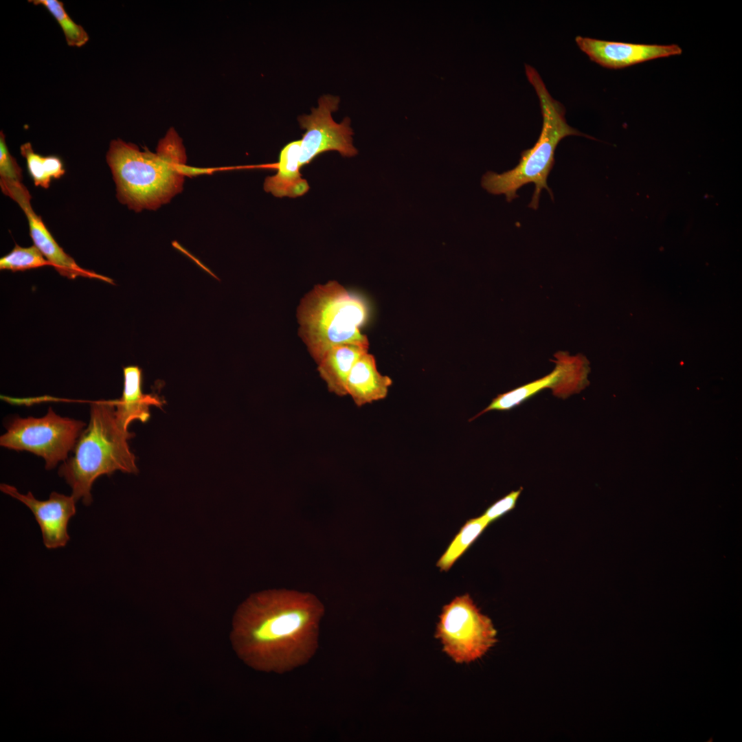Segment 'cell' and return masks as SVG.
<instances>
[{"mask_svg":"<svg viewBox=\"0 0 742 742\" xmlns=\"http://www.w3.org/2000/svg\"><path fill=\"white\" fill-rule=\"evenodd\" d=\"M436 635L443 651L457 663L475 661L497 641L491 620L468 594L456 596L443 607Z\"/></svg>","mask_w":742,"mask_h":742,"instance_id":"52a82bcc","label":"cell"},{"mask_svg":"<svg viewBox=\"0 0 742 742\" xmlns=\"http://www.w3.org/2000/svg\"><path fill=\"white\" fill-rule=\"evenodd\" d=\"M489 524L481 515L468 520L437 561L441 571H448Z\"/></svg>","mask_w":742,"mask_h":742,"instance_id":"d6986e66","label":"cell"},{"mask_svg":"<svg viewBox=\"0 0 742 742\" xmlns=\"http://www.w3.org/2000/svg\"><path fill=\"white\" fill-rule=\"evenodd\" d=\"M392 379L377 370L374 357L363 353L353 366L346 383V393L357 407L384 399Z\"/></svg>","mask_w":742,"mask_h":742,"instance_id":"5bb4252c","label":"cell"},{"mask_svg":"<svg viewBox=\"0 0 742 742\" xmlns=\"http://www.w3.org/2000/svg\"><path fill=\"white\" fill-rule=\"evenodd\" d=\"M27 216L30 236L45 258L59 273L69 278L78 276L98 278L112 283L111 279L79 267L75 260L58 245L45 227L42 218L33 210L31 204L21 208Z\"/></svg>","mask_w":742,"mask_h":742,"instance_id":"4fadbf2b","label":"cell"},{"mask_svg":"<svg viewBox=\"0 0 742 742\" xmlns=\"http://www.w3.org/2000/svg\"><path fill=\"white\" fill-rule=\"evenodd\" d=\"M578 47L589 58L609 69H618L642 62L679 55L682 48L675 44L668 45L633 44L607 41L577 36Z\"/></svg>","mask_w":742,"mask_h":742,"instance_id":"8fae6325","label":"cell"},{"mask_svg":"<svg viewBox=\"0 0 742 742\" xmlns=\"http://www.w3.org/2000/svg\"><path fill=\"white\" fill-rule=\"evenodd\" d=\"M298 336L317 364L332 348L342 344L369 348L360 328L369 318L366 302L336 280L315 285L296 308Z\"/></svg>","mask_w":742,"mask_h":742,"instance_id":"277c9868","label":"cell"},{"mask_svg":"<svg viewBox=\"0 0 742 742\" xmlns=\"http://www.w3.org/2000/svg\"><path fill=\"white\" fill-rule=\"evenodd\" d=\"M22 170L11 155L2 131L0 132V186L2 192L20 207L30 204L31 195L21 182Z\"/></svg>","mask_w":742,"mask_h":742,"instance_id":"e0dca14e","label":"cell"},{"mask_svg":"<svg viewBox=\"0 0 742 742\" xmlns=\"http://www.w3.org/2000/svg\"><path fill=\"white\" fill-rule=\"evenodd\" d=\"M521 487L517 491H513L500 499L489 506L482 516L488 524L498 519L505 513L511 510L515 506L517 501L522 491Z\"/></svg>","mask_w":742,"mask_h":742,"instance_id":"7402d4cb","label":"cell"},{"mask_svg":"<svg viewBox=\"0 0 742 742\" xmlns=\"http://www.w3.org/2000/svg\"><path fill=\"white\" fill-rule=\"evenodd\" d=\"M29 2L45 7L54 17L60 26L66 42L70 47H80L85 45L89 37L86 30L76 23L64 8V3L58 0H32Z\"/></svg>","mask_w":742,"mask_h":742,"instance_id":"ffe728a7","label":"cell"},{"mask_svg":"<svg viewBox=\"0 0 742 742\" xmlns=\"http://www.w3.org/2000/svg\"><path fill=\"white\" fill-rule=\"evenodd\" d=\"M301 140L291 142L281 150L278 162L276 164L277 172L266 177L264 190L276 197L288 196L295 198L304 195L309 190L306 180L300 172Z\"/></svg>","mask_w":742,"mask_h":742,"instance_id":"9a60e30c","label":"cell"},{"mask_svg":"<svg viewBox=\"0 0 742 742\" xmlns=\"http://www.w3.org/2000/svg\"><path fill=\"white\" fill-rule=\"evenodd\" d=\"M339 98L325 95L319 98L318 106L310 115L300 116L298 121L306 132L301 140L300 167L308 164L319 154L336 150L342 157H351L358 153L352 144L350 120L345 117L337 123L332 113L338 109Z\"/></svg>","mask_w":742,"mask_h":742,"instance_id":"9c48e42d","label":"cell"},{"mask_svg":"<svg viewBox=\"0 0 742 742\" xmlns=\"http://www.w3.org/2000/svg\"><path fill=\"white\" fill-rule=\"evenodd\" d=\"M106 161L119 201L139 212L155 210L183 190L186 176L197 174L186 165L181 138L174 128L159 140L156 152L120 139L112 140Z\"/></svg>","mask_w":742,"mask_h":742,"instance_id":"7a4b0ae2","label":"cell"},{"mask_svg":"<svg viewBox=\"0 0 742 742\" xmlns=\"http://www.w3.org/2000/svg\"><path fill=\"white\" fill-rule=\"evenodd\" d=\"M20 151L36 186L48 188L53 179H59L65 174L63 164L58 157L40 155L34 151L30 142L22 144Z\"/></svg>","mask_w":742,"mask_h":742,"instance_id":"ac0fdd59","label":"cell"},{"mask_svg":"<svg viewBox=\"0 0 742 742\" xmlns=\"http://www.w3.org/2000/svg\"><path fill=\"white\" fill-rule=\"evenodd\" d=\"M44 266H52V264L35 245L22 247L16 245L9 254L0 259L1 270L25 271Z\"/></svg>","mask_w":742,"mask_h":742,"instance_id":"44dd1931","label":"cell"},{"mask_svg":"<svg viewBox=\"0 0 742 742\" xmlns=\"http://www.w3.org/2000/svg\"><path fill=\"white\" fill-rule=\"evenodd\" d=\"M324 613L322 601L309 592L272 589L254 593L234 614L232 647L256 671L286 673L316 653Z\"/></svg>","mask_w":742,"mask_h":742,"instance_id":"6da1fadb","label":"cell"},{"mask_svg":"<svg viewBox=\"0 0 742 742\" xmlns=\"http://www.w3.org/2000/svg\"><path fill=\"white\" fill-rule=\"evenodd\" d=\"M85 427L84 422L62 417L49 407L43 417L12 418L0 437V445L42 457L46 469H52L68 458Z\"/></svg>","mask_w":742,"mask_h":742,"instance_id":"8992f818","label":"cell"},{"mask_svg":"<svg viewBox=\"0 0 742 742\" xmlns=\"http://www.w3.org/2000/svg\"><path fill=\"white\" fill-rule=\"evenodd\" d=\"M0 490L31 510L40 526L43 541L47 548L65 546L70 539L67 525L76 512V501L72 495L52 492L47 500H38L32 492L24 495L16 487L6 484H1Z\"/></svg>","mask_w":742,"mask_h":742,"instance_id":"30bf717a","label":"cell"},{"mask_svg":"<svg viewBox=\"0 0 742 742\" xmlns=\"http://www.w3.org/2000/svg\"><path fill=\"white\" fill-rule=\"evenodd\" d=\"M552 361L555 366L550 374L497 395L470 420L489 411L510 410L546 388L550 389L554 396L565 399L588 385L590 368L585 357L581 354L572 356L567 352L560 351L554 354V359Z\"/></svg>","mask_w":742,"mask_h":742,"instance_id":"ba28073f","label":"cell"},{"mask_svg":"<svg viewBox=\"0 0 742 742\" xmlns=\"http://www.w3.org/2000/svg\"><path fill=\"white\" fill-rule=\"evenodd\" d=\"M124 388L120 398L113 400L115 416L119 426L128 431L133 420L146 423L150 416V407H161L164 402L155 395L144 394L142 370L136 366L124 368Z\"/></svg>","mask_w":742,"mask_h":742,"instance_id":"7c38bea8","label":"cell"},{"mask_svg":"<svg viewBox=\"0 0 742 742\" xmlns=\"http://www.w3.org/2000/svg\"><path fill=\"white\" fill-rule=\"evenodd\" d=\"M134 436L117 424L113 400L91 403L89 423L75 445L73 456L58 469L76 502L82 499L85 506L91 504L92 485L101 475L116 471L138 472L135 456L128 443Z\"/></svg>","mask_w":742,"mask_h":742,"instance_id":"3957f363","label":"cell"},{"mask_svg":"<svg viewBox=\"0 0 742 742\" xmlns=\"http://www.w3.org/2000/svg\"><path fill=\"white\" fill-rule=\"evenodd\" d=\"M368 348L354 344H342L330 349L317 363V372L328 390L337 396H347L346 383L349 374L360 357Z\"/></svg>","mask_w":742,"mask_h":742,"instance_id":"2e32d148","label":"cell"},{"mask_svg":"<svg viewBox=\"0 0 742 742\" xmlns=\"http://www.w3.org/2000/svg\"><path fill=\"white\" fill-rule=\"evenodd\" d=\"M525 71L539 100L543 116L541 134L532 148L521 153L517 166L502 174L488 171L483 175L481 184L489 193L505 194L507 201L510 202L518 197L517 191L520 188L532 183L535 187L529 207L536 210L543 189H546L553 199L547 179L554 164V152L560 141L570 135L595 139L579 132L567 123L564 106L551 96L534 67L525 65Z\"/></svg>","mask_w":742,"mask_h":742,"instance_id":"5b68a950","label":"cell"}]
</instances>
